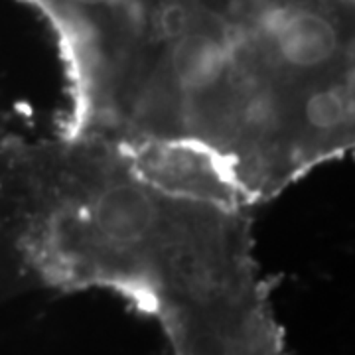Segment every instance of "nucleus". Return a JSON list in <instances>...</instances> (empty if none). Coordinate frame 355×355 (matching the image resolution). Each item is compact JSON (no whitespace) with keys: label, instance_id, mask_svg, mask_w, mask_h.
<instances>
[{"label":"nucleus","instance_id":"obj_1","mask_svg":"<svg viewBox=\"0 0 355 355\" xmlns=\"http://www.w3.org/2000/svg\"><path fill=\"white\" fill-rule=\"evenodd\" d=\"M251 214L114 140L0 137V275L18 286L111 292L158 322L261 272Z\"/></svg>","mask_w":355,"mask_h":355}]
</instances>
